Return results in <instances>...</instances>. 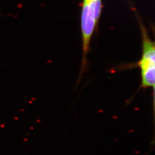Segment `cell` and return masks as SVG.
Wrapping results in <instances>:
<instances>
[{"label":"cell","instance_id":"2","mask_svg":"<svg viewBox=\"0 0 155 155\" xmlns=\"http://www.w3.org/2000/svg\"><path fill=\"white\" fill-rule=\"evenodd\" d=\"M142 35V55L137 64L140 70V87L155 89V43L150 38L146 28L141 23Z\"/></svg>","mask_w":155,"mask_h":155},{"label":"cell","instance_id":"1","mask_svg":"<svg viewBox=\"0 0 155 155\" xmlns=\"http://www.w3.org/2000/svg\"><path fill=\"white\" fill-rule=\"evenodd\" d=\"M101 0H84L81 14L83 58L81 72L83 73L86 64V58L90 43L101 14Z\"/></svg>","mask_w":155,"mask_h":155}]
</instances>
